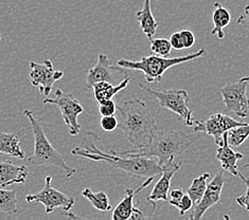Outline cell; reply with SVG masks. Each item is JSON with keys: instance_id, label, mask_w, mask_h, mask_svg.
Listing matches in <instances>:
<instances>
[{"instance_id": "obj_30", "label": "cell", "mask_w": 249, "mask_h": 220, "mask_svg": "<svg viewBox=\"0 0 249 220\" xmlns=\"http://www.w3.org/2000/svg\"><path fill=\"white\" fill-rule=\"evenodd\" d=\"M101 127L105 132H114V130L119 126V122H118V118L115 116H107V117H102L100 122Z\"/></svg>"}, {"instance_id": "obj_36", "label": "cell", "mask_w": 249, "mask_h": 220, "mask_svg": "<svg viewBox=\"0 0 249 220\" xmlns=\"http://www.w3.org/2000/svg\"><path fill=\"white\" fill-rule=\"evenodd\" d=\"M0 39H1V34H0Z\"/></svg>"}, {"instance_id": "obj_23", "label": "cell", "mask_w": 249, "mask_h": 220, "mask_svg": "<svg viewBox=\"0 0 249 220\" xmlns=\"http://www.w3.org/2000/svg\"><path fill=\"white\" fill-rule=\"evenodd\" d=\"M209 177H210L209 172H205V174L195 178V179L192 181L191 186H189L187 194L190 196V198H191L194 205L198 203L201 197H203V195L207 188V186H208V183L207 182H208Z\"/></svg>"}, {"instance_id": "obj_35", "label": "cell", "mask_w": 249, "mask_h": 220, "mask_svg": "<svg viewBox=\"0 0 249 220\" xmlns=\"http://www.w3.org/2000/svg\"><path fill=\"white\" fill-rule=\"evenodd\" d=\"M243 168H244V169H247V168H249V163H247V164H245L244 166H243Z\"/></svg>"}, {"instance_id": "obj_28", "label": "cell", "mask_w": 249, "mask_h": 220, "mask_svg": "<svg viewBox=\"0 0 249 220\" xmlns=\"http://www.w3.org/2000/svg\"><path fill=\"white\" fill-rule=\"evenodd\" d=\"M238 177H240L241 179L244 181V183L246 184V192L243 194L242 196H240V197L236 198L235 201H236V203L243 207V209L249 212V178L245 177L241 171L239 172Z\"/></svg>"}, {"instance_id": "obj_11", "label": "cell", "mask_w": 249, "mask_h": 220, "mask_svg": "<svg viewBox=\"0 0 249 220\" xmlns=\"http://www.w3.org/2000/svg\"><path fill=\"white\" fill-rule=\"evenodd\" d=\"M246 123L236 121L235 118H231L225 114H214L209 117L205 121H194L193 130L194 133H205L213 136L215 143L218 144L222 140V136L231 128L236 126H242Z\"/></svg>"}, {"instance_id": "obj_1", "label": "cell", "mask_w": 249, "mask_h": 220, "mask_svg": "<svg viewBox=\"0 0 249 220\" xmlns=\"http://www.w3.org/2000/svg\"><path fill=\"white\" fill-rule=\"evenodd\" d=\"M99 139L92 133H87L82 142V146L75 147L71 154L92 160V161L105 162L111 168L125 171L134 178H150L161 175L163 168L155 161L153 157H139L122 154L115 151L103 152L97 146Z\"/></svg>"}, {"instance_id": "obj_6", "label": "cell", "mask_w": 249, "mask_h": 220, "mask_svg": "<svg viewBox=\"0 0 249 220\" xmlns=\"http://www.w3.org/2000/svg\"><path fill=\"white\" fill-rule=\"evenodd\" d=\"M139 88L155 98L160 107L178 115L181 120L185 122L186 126L193 127L195 120L191 109L189 108L190 98L186 90H174V89L173 90L172 89L170 90H155V89L145 87L142 84L139 85Z\"/></svg>"}, {"instance_id": "obj_26", "label": "cell", "mask_w": 249, "mask_h": 220, "mask_svg": "<svg viewBox=\"0 0 249 220\" xmlns=\"http://www.w3.org/2000/svg\"><path fill=\"white\" fill-rule=\"evenodd\" d=\"M172 46L170 40L167 38H153L151 39V46L150 50L154 54L168 57L171 53Z\"/></svg>"}, {"instance_id": "obj_31", "label": "cell", "mask_w": 249, "mask_h": 220, "mask_svg": "<svg viewBox=\"0 0 249 220\" xmlns=\"http://www.w3.org/2000/svg\"><path fill=\"white\" fill-rule=\"evenodd\" d=\"M180 35H181V39H182L185 49L192 48L193 45L195 44L194 33L192 31H190V30H183V31H180Z\"/></svg>"}, {"instance_id": "obj_14", "label": "cell", "mask_w": 249, "mask_h": 220, "mask_svg": "<svg viewBox=\"0 0 249 220\" xmlns=\"http://www.w3.org/2000/svg\"><path fill=\"white\" fill-rule=\"evenodd\" d=\"M112 72H120L127 75L122 67H115L111 64L109 57L101 53L98 56V62L94 66L88 71L86 76V88L92 89L93 85L99 82H109L111 83L114 80Z\"/></svg>"}, {"instance_id": "obj_22", "label": "cell", "mask_w": 249, "mask_h": 220, "mask_svg": "<svg viewBox=\"0 0 249 220\" xmlns=\"http://www.w3.org/2000/svg\"><path fill=\"white\" fill-rule=\"evenodd\" d=\"M82 196L90 202L94 209L100 212H109L111 210V204L107 194L105 192H92L90 188H85L82 192Z\"/></svg>"}, {"instance_id": "obj_25", "label": "cell", "mask_w": 249, "mask_h": 220, "mask_svg": "<svg viewBox=\"0 0 249 220\" xmlns=\"http://www.w3.org/2000/svg\"><path fill=\"white\" fill-rule=\"evenodd\" d=\"M249 136V124L246 123L242 126L231 128L227 132L228 143L231 147H239L248 139Z\"/></svg>"}, {"instance_id": "obj_3", "label": "cell", "mask_w": 249, "mask_h": 220, "mask_svg": "<svg viewBox=\"0 0 249 220\" xmlns=\"http://www.w3.org/2000/svg\"><path fill=\"white\" fill-rule=\"evenodd\" d=\"M196 133L189 135L176 129H159L150 145L143 148L122 152V154L157 158L158 163L164 166L179 156L192 144Z\"/></svg>"}, {"instance_id": "obj_7", "label": "cell", "mask_w": 249, "mask_h": 220, "mask_svg": "<svg viewBox=\"0 0 249 220\" xmlns=\"http://www.w3.org/2000/svg\"><path fill=\"white\" fill-rule=\"evenodd\" d=\"M43 103L54 105L60 109L64 122L69 127L70 135L75 136L80 134L81 125L78 122V117L84 111V108L72 93L64 92L62 89H57L54 99H45Z\"/></svg>"}, {"instance_id": "obj_2", "label": "cell", "mask_w": 249, "mask_h": 220, "mask_svg": "<svg viewBox=\"0 0 249 220\" xmlns=\"http://www.w3.org/2000/svg\"><path fill=\"white\" fill-rule=\"evenodd\" d=\"M117 110L120 117L119 127L129 143L135 148L150 145L159 128L143 101L136 98L125 100L117 105Z\"/></svg>"}, {"instance_id": "obj_10", "label": "cell", "mask_w": 249, "mask_h": 220, "mask_svg": "<svg viewBox=\"0 0 249 220\" xmlns=\"http://www.w3.org/2000/svg\"><path fill=\"white\" fill-rule=\"evenodd\" d=\"M30 68L31 72L29 76H30L32 86L37 87L39 92L45 94L46 97L49 96L53 85L60 81L64 75L63 71L54 70L51 59L48 58L45 59L43 64L31 62Z\"/></svg>"}, {"instance_id": "obj_20", "label": "cell", "mask_w": 249, "mask_h": 220, "mask_svg": "<svg viewBox=\"0 0 249 220\" xmlns=\"http://www.w3.org/2000/svg\"><path fill=\"white\" fill-rule=\"evenodd\" d=\"M212 21H213V29L211 31L212 35H215L218 39L225 38V31L224 29L228 27L231 21V14L219 2L214 3V10L212 14Z\"/></svg>"}, {"instance_id": "obj_16", "label": "cell", "mask_w": 249, "mask_h": 220, "mask_svg": "<svg viewBox=\"0 0 249 220\" xmlns=\"http://www.w3.org/2000/svg\"><path fill=\"white\" fill-rule=\"evenodd\" d=\"M217 145L218 147L216 150L215 158L221 163L222 169L224 171H228L230 175L238 177L240 172L238 168V161L244 158V154L233 151V148L229 145L227 133L223 135L222 140Z\"/></svg>"}, {"instance_id": "obj_29", "label": "cell", "mask_w": 249, "mask_h": 220, "mask_svg": "<svg viewBox=\"0 0 249 220\" xmlns=\"http://www.w3.org/2000/svg\"><path fill=\"white\" fill-rule=\"evenodd\" d=\"M99 112L102 117H107V116H115L117 112V105L114 102V100H108L105 101L99 104Z\"/></svg>"}, {"instance_id": "obj_19", "label": "cell", "mask_w": 249, "mask_h": 220, "mask_svg": "<svg viewBox=\"0 0 249 220\" xmlns=\"http://www.w3.org/2000/svg\"><path fill=\"white\" fill-rule=\"evenodd\" d=\"M136 17H137L142 32L145 34V36L150 40L153 39L156 34L159 23L152 13L151 0H144L143 7L136 13Z\"/></svg>"}, {"instance_id": "obj_27", "label": "cell", "mask_w": 249, "mask_h": 220, "mask_svg": "<svg viewBox=\"0 0 249 220\" xmlns=\"http://www.w3.org/2000/svg\"><path fill=\"white\" fill-rule=\"evenodd\" d=\"M171 205L175 206L176 209H178L180 216H183L187 212H189L190 210L193 207V202L190 198V196L188 194L185 193V195L182 196V197L178 200H174V201H169Z\"/></svg>"}, {"instance_id": "obj_24", "label": "cell", "mask_w": 249, "mask_h": 220, "mask_svg": "<svg viewBox=\"0 0 249 220\" xmlns=\"http://www.w3.org/2000/svg\"><path fill=\"white\" fill-rule=\"evenodd\" d=\"M0 212L14 215L17 214V197L15 189L0 187Z\"/></svg>"}, {"instance_id": "obj_12", "label": "cell", "mask_w": 249, "mask_h": 220, "mask_svg": "<svg viewBox=\"0 0 249 220\" xmlns=\"http://www.w3.org/2000/svg\"><path fill=\"white\" fill-rule=\"evenodd\" d=\"M224 183H225L224 170L221 169L216 172L214 178H213L208 186H207L206 191L198 203L195 204L194 207L191 209L192 211H191V215H190V219L191 220L201 219L205 215V213L208 211L210 207L215 205L217 202L221 200V194H222Z\"/></svg>"}, {"instance_id": "obj_18", "label": "cell", "mask_w": 249, "mask_h": 220, "mask_svg": "<svg viewBox=\"0 0 249 220\" xmlns=\"http://www.w3.org/2000/svg\"><path fill=\"white\" fill-rule=\"evenodd\" d=\"M130 82V77L126 76L118 85H112L109 82H99L92 87L93 96L97 102L100 104L105 101L112 100L118 93L125 89Z\"/></svg>"}, {"instance_id": "obj_4", "label": "cell", "mask_w": 249, "mask_h": 220, "mask_svg": "<svg viewBox=\"0 0 249 220\" xmlns=\"http://www.w3.org/2000/svg\"><path fill=\"white\" fill-rule=\"evenodd\" d=\"M23 116L30 122L34 136V151L32 156L28 160L29 163L32 166L54 165L60 169L66 171V178L73 176L76 172V169L66 164L60 152H57L55 148L51 145L40 123L34 117L32 111L29 109L23 110Z\"/></svg>"}, {"instance_id": "obj_33", "label": "cell", "mask_w": 249, "mask_h": 220, "mask_svg": "<svg viewBox=\"0 0 249 220\" xmlns=\"http://www.w3.org/2000/svg\"><path fill=\"white\" fill-rule=\"evenodd\" d=\"M236 25L244 28L249 32V5H246L243 14H241L236 19Z\"/></svg>"}, {"instance_id": "obj_32", "label": "cell", "mask_w": 249, "mask_h": 220, "mask_svg": "<svg viewBox=\"0 0 249 220\" xmlns=\"http://www.w3.org/2000/svg\"><path fill=\"white\" fill-rule=\"evenodd\" d=\"M170 43L172 48L175 49V50H183L185 49V47H183V43H182V39H181V35L180 32H176L171 34V37H170Z\"/></svg>"}, {"instance_id": "obj_34", "label": "cell", "mask_w": 249, "mask_h": 220, "mask_svg": "<svg viewBox=\"0 0 249 220\" xmlns=\"http://www.w3.org/2000/svg\"><path fill=\"white\" fill-rule=\"evenodd\" d=\"M185 195V191L181 188H175L172 189L171 192H169V200L168 201H174V200H178L180 199L182 196Z\"/></svg>"}, {"instance_id": "obj_5", "label": "cell", "mask_w": 249, "mask_h": 220, "mask_svg": "<svg viewBox=\"0 0 249 220\" xmlns=\"http://www.w3.org/2000/svg\"><path fill=\"white\" fill-rule=\"evenodd\" d=\"M206 55L205 48H200L197 52L192 54L183 55L179 57H163L156 54L142 57L139 61H129V59H120L118 66L130 70H139L144 73L145 81L147 83H159L161 82L162 76L168 69L177 66L187 62L194 61Z\"/></svg>"}, {"instance_id": "obj_17", "label": "cell", "mask_w": 249, "mask_h": 220, "mask_svg": "<svg viewBox=\"0 0 249 220\" xmlns=\"http://www.w3.org/2000/svg\"><path fill=\"white\" fill-rule=\"evenodd\" d=\"M28 169L23 165H15L12 161H0V187L26 182Z\"/></svg>"}, {"instance_id": "obj_13", "label": "cell", "mask_w": 249, "mask_h": 220, "mask_svg": "<svg viewBox=\"0 0 249 220\" xmlns=\"http://www.w3.org/2000/svg\"><path fill=\"white\" fill-rule=\"evenodd\" d=\"M154 177L146 178V180L141 184L138 188H126L124 198L121 200L119 204L116 206V209L112 213V220H128V219H139L143 217L142 213L138 207L134 204V198L142 189L147 187L153 182Z\"/></svg>"}, {"instance_id": "obj_15", "label": "cell", "mask_w": 249, "mask_h": 220, "mask_svg": "<svg viewBox=\"0 0 249 220\" xmlns=\"http://www.w3.org/2000/svg\"><path fill=\"white\" fill-rule=\"evenodd\" d=\"M180 166L181 163H176L174 160H172L171 162L162 166L163 170L161 172V177H160V179L155 184V186H154L149 197L146 198V200L153 204V211L156 210V203L159 200H169V192L172 178L178 171Z\"/></svg>"}, {"instance_id": "obj_8", "label": "cell", "mask_w": 249, "mask_h": 220, "mask_svg": "<svg viewBox=\"0 0 249 220\" xmlns=\"http://www.w3.org/2000/svg\"><path fill=\"white\" fill-rule=\"evenodd\" d=\"M248 84L249 75L219 89L226 111L232 112L235 117L241 118H246L249 112V98L247 97Z\"/></svg>"}, {"instance_id": "obj_21", "label": "cell", "mask_w": 249, "mask_h": 220, "mask_svg": "<svg viewBox=\"0 0 249 220\" xmlns=\"http://www.w3.org/2000/svg\"><path fill=\"white\" fill-rule=\"evenodd\" d=\"M0 153L9 154L18 159L25 158V152L20 148L19 135L16 134L0 133Z\"/></svg>"}, {"instance_id": "obj_9", "label": "cell", "mask_w": 249, "mask_h": 220, "mask_svg": "<svg viewBox=\"0 0 249 220\" xmlns=\"http://www.w3.org/2000/svg\"><path fill=\"white\" fill-rule=\"evenodd\" d=\"M52 177L47 176L45 186L36 194H30L26 197L28 203L43 204L46 214H50L55 209H61L68 213L74 205V199L70 196L64 194L51 186Z\"/></svg>"}]
</instances>
